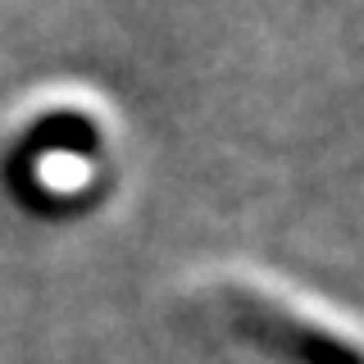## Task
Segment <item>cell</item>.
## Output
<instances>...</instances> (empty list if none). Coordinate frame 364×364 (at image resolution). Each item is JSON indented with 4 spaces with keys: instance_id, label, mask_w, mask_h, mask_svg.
<instances>
[{
    "instance_id": "1",
    "label": "cell",
    "mask_w": 364,
    "mask_h": 364,
    "mask_svg": "<svg viewBox=\"0 0 364 364\" xmlns=\"http://www.w3.org/2000/svg\"><path fill=\"white\" fill-rule=\"evenodd\" d=\"M242 328L250 337H259L264 346L282 350V355H296L305 364H355V346L350 341H337L333 333L314 323H301L287 310L259 301V296H246L242 301Z\"/></svg>"
}]
</instances>
